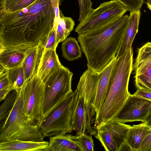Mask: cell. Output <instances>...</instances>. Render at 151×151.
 Returning <instances> with one entry per match:
<instances>
[{"label": "cell", "mask_w": 151, "mask_h": 151, "mask_svg": "<svg viewBox=\"0 0 151 151\" xmlns=\"http://www.w3.org/2000/svg\"><path fill=\"white\" fill-rule=\"evenodd\" d=\"M65 0H36L21 10L0 13V47L33 45L52 29L55 6Z\"/></svg>", "instance_id": "cell-1"}, {"label": "cell", "mask_w": 151, "mask_h": 151, "mask_svg": "<svg viewBox=\"0 0 151 151\" xmlns=\"http://www.w3.org/2000/svg\"><path fill=\"white\" fill-rule=\"evenodd\" d=\"M123 15L101 27L82 34L77 39L87 61L88 68L101 72L114 58L128 24Z\"/></svg>", "instance_id": "cell-2"}, {"label": "cell", "mask_w": 151, "mask_h": 151, "mask_svg": "<svg viewBox=\"0 0 151 151\" xmlns=\"http://www.w3.org/2000/svg\"><path fill=\"white\" fill-rule=\"evenodd\" d=\"M133 50H127L115 61L110 76L105 100L95 119V129L101 123L114 118L131 94L128 90L133 70Z\"/></svg>", "instance_id": "cell-3"}, {"label": "cell", "mask_w": 151, "mask_h": 151, "mask_svg": "<svg viewBox=\"0 0 151 151\" xmlns=\"http://www.w3.org/2000/svg\"><path fill=\"white\" fill-rule=\"evenodd\" d=\"M23 86L18 95L15 104L0 128V142L18 140L43 141L44 137L37 125L32 124L24 114L23 109Z\"/></svg>", "instance_id": "cell-4"}, {"label": "cell", "mask_w": 151, "mask_h": 151, "mask_svg": "<svg viewBox=\"0 0 151 151\" xmlns=\"http://www.w3.org/2000/svg\"><path fill=\"white\" fill-rule=\"evenodd\" d=\"M78 96L76 88L68 94L38 125L44 137L71 133L72 116Z\"/></svg>", "instance_id": "cell-5"}, {"label": "cell", "mask_w": 151, "mask_h": 151, "mask_svg": "<svg viewBox=\"0 0 151 151\" xmlns=\"http://www.w3.org/2000/svg\"><path fill=\"white\" fill-rule=\"evenodd\" d=\"M73 75L68 68L62 65L44 82V97L40 123L68 94L73 92Z\"/></svg>", "instance_id": "cell-6"}, {"label": "cell", "mask_w": 151, "mask_h": 151, "mask_svg": "<svg viewBox=\"0 0 151 151\" xmlns=\"http://www.w3.org/2000/svg\"><path fill=\"white\" fill-rule=\"evenodd\" d=\"M127 11L119 1L111 0L104 2L79 22L75 29L78 35L91 31L101 27L124 15Z\"/></svg>", "instance_id": "cell-7"}, {"label": "cell", "mask_w": 151, "mask_h": 151, "mask_svg": "<svg viewBox=\"0 0 151 151\" xmlns=\"http://www.w3.org/2000/svg\"><path fill=\"white\" fill-rule=\"evenodd\" d=\"M23 109L25 115L32 124L38 126L41 119L44 97V84L36 74L23 86Z\"/></svg>", "instance_id": "cell-8"}, {"label": "cell", "mask_w": 151, "mask_h": 151, "mask_svg": "<svg viewBox=\"0 0 151 151\" xmlns=\"http://www.w3.org/2000/svg\"><path fill=\"white\" fill-rule=\"evenodd\" d=\"M131 126L113 119L100 124L94 136L106 151H118L125 142Z\"/></svg>", "instance_id": "cell-9"}, {"label": "cell", "mask_w": 151, "mask_h": 151, "mask_svg": "<svg viewBox=\"0 0 151 151\" xmlns=\"http://www.w3.org/2000/svg\"><path fill=\"white\" fill-rule=\"evenodd\" d=\"M134 68L137 89L151 93V42L138 49Z\"/></svg>", "instance_id": "cell-10"}, {"label": "cell", "mask_w": 151, "mask_h": 151, "mask_svg": "<svg viewBox=\"0 0 151 151\" xmlns=\"http://www.w3.org/2000/svg\"><path fill=\"white\" fill-rule=\"evenodd\" d=\"M151 106V101L130 94L113 119L124 123L135 121L144 122Z\"/></svg>", "instance_id": "cell-11"}, {"label": "cell", "mask_w": 151, "mask_h": 151, "mask_svg": "<svg viewBox=\"0 0 151 151\" xmlns=\"http://www.w3.org/2000/svg\"><path fill=\"white\" fill-rule=\"evenodd\" d=\"M100 75V73L95 72L88 68L81 76L76 88L79 97L83 99L91 123L95 120L93 106Z\"/></svg>", "instance_id": "cell-12"}, {"label": "cell", "mask_w": 151, "mask_h": 151, "mask_svg": "<svg viewBox=\"0 0 151 151\" xmlns=\"http://www.w3.org/2000/svg\"><path fill=\"white\" fill-rule=\"evenodd\" d=\"M34 45L0 47V64L6 69L21 65Z\"/></svg>", "instance_id": "cell-13"}, {"label": "cell", "mask_w": 151, "mask_h": 151, "mask_svg": "<svg viewBox=\"0 0 151 151\" xmlns=\"http://www.w3.org/2000/svg\"><path fill=\"white\" fill-rule=\"evenodd\" d=\"M83 98L79 97L72 116L71 125L76 135L84 134L95 135L96 132L91 126V121L87 113Z\"/></svg>", "instance_id": "cell-14"}, {"label": "cell", "mask_w": 151, "mask_h": 151, "mask_svg": "<svg viewBox=\"0 0 151 151\" xmlns=\"http://www.w3.org/2000/svg\"><path fill=\"white\" fill-rule=\"evenodd\" d=\"M44 151H83L78 136L60 134L50 138L48 147Z\"/></svg>", "instance_id": "cell-15"}, {"label": "cell", "mask_w": 151, "mask_h": 151, "mask_svg": "<svg viewBox=\"0 0 151 151\" xmlns=\"http://www.w3.org/2000/svg\"><path fill=\"white\" fill-rule=\"evenodd\" d=\"M45 50L41 43L34 45L22 64L26 81L37 74Z\"/></svg>", "instance_id": "cell-16"}, {"label": "cell", "mask_w": 151, "mask_h": 151, "mask_svg": "<svg viewBox=\"0 0 151 151\" xmlns=\"http://www.w3.org/2000/svg\"><path fill=\"white\" fill-rule=\"evenodd\" d=\"M61 65L56 50L45 49L37 75L44 82Z\"/></svg>", "instance_id": "cell-17"}, {"label": "cell", "mask_w": 151, "mask_h": 151, "mask_svg": "<svg viewBox=\"0 0 151 151\" xmlns=\"http://www.w3.org/2000/svg\"><path fill=\"white\" fill-rule=\"evenodd\" d=\"M115 57L100 72V77L98 85L96 94L93 106V115L95 120L106 98L109 78L115 61Z\"/></svg>", "instance_id": "cell-18"}, {"label": "cell", "mask_w": 151, "mask_h": 151, "mask_svg": "<svg viewBox=\"0 0 151 151\" xmlns=\"http://www.w3.org/2000/svg\"><path fill=\"white\" fill-rule=\"evenodd\" d=\"M140 10L130 13L127 27L118 51L115 57L117 58L123 55L132 45L138 32Z\"/></svg>", "instance_id": "cell-19"}, {"label": "cell", "mask_w": 151, "mask_h": 151, "mask_svg": "<svg viewBox=\"0 0 151 151\" xmlns=\"http://www.w3.org/2000/svg\"><path fill=\"white\" fill-rule=\"evenodd\" d=\"M48 145L45 141L11 140L0 142V151H44Z\"/></svg>", "instance_id": "cell-20"}, {"label": "cell", "mask_w": 151, "mask_h": 151, "mask_svg": "<svg viewBox=\"0 0 151 151\" xmlns=\"http://www.w3.org/2000/svg\"><path fill=\"white\" fill-rule=\"evenodd\" d=\"M151 133V128L147 125L145 122L131 126L126 141L131 151H138L144 140Z\"/></svg>", "instance_id": "cell-21"}, {"label": "cell", "mask_w": 151, "mask_h": 151, "mask_svg": "<svg viewBox=\"0 0 151 151\" xmlns=\"http://www.w3.org/2000/svg\"><path fill=\"white\" fill-rule=\"evenodd\" d=\"M61 17L54 23L53 28L56 31L57 40L58 44L64 40L74 29L75 22L70 17L64 16L60 12Z\"/></svg>", "instance_id": "cell-22"}, {"label": "cell", "mask_w": 151, "mask_h": 151, "mask_svg": "<svg viewBox=\"0 0 151 151\" xmlns=\"http://www.w3.org/2000/svg\"><path fill=\"white\" fill-rule=\"evenodd\" d=\"M62 56L69 61L78 59L82 56L81 48L76 38L69 37L62 42Z\"/></svg>", "instance_id": "cell-23"}, {"label": "cell", "mask_w": 151, "mask_h": 151, "mask_svg": "<svg viewBox=\"0 0 151 151\" xmlns=\"http://www.w3.org/2000/svg\"><path fill=\"white\" fill-rule=\"evenodd\" d=\"M6 73L13 89L20 91L26 81L22 65L15 68L7 69Z\"/></svg>", "instance_id": "cell-24"}, {"label": "cell", "mask_w": 151, "mask_h": 151, "mask_svg": "<svg viewBox=\"0 0 151 151\" xmlns=\"http://www.w3.org/2000/svg\"><path fill=\"white\" fill-rule=\"evenodd\" d=\"M36 0H0V13H12L27 7Z\"/></svg>", "instance_id": "cell-25"}, {"label": "cell", "mask_w": 151, "mask_h": 151, "mask_svg": "<svg viewBox=\"0 0 151 151\" xmlns=\"http://www.w3.org/2000/svg\"><path fill=\"white\" fill-rule=\"evenodd\" d=\"M18 91H11L6 96L0 107V120H6L12 110L17 97Z\"/></svg>", "instance_id": "cell-26"}, {"label": "cell", "mask_w": 151, "mask_h": 151, "mask_svg": "<svg viewBox=\"0 0 151 151\" xmlns=\"http://www.w3.org/2000/svg\"><path fill=\"white\" fill-rule=\"evenodd\" d=\"M40 42L45 50H56L58 43L57 42L55 29L53 28L48 34L42 38Z\"/></svg>", "instance_id": "cell-27"}, {"label": "cell", "mask_w": 151, "mask_h": 151, "mask_svg": "<svg viewBox=\"0 0 151 151\" xmlns=\"http://www.w3.org/2000/svg\"><path fill=\"white\" fill-rule=\"evenodd\" d=\"M79 5L78 21L80 22L84 19L93 9L91 0H78Z\"/></svg>", "instance_id": "cell-28"}, {"label": "cell", "mask_w": 151, "mask_h": 151, "mask_svg": "<svg viewBox=\"0 0 151 151\" xmlns=\"http://www.w3.org/2000/svg\"><path fill=\"white\" fill-rule=\"evenodd\" d=\"M124 5L130 13L140 10L144 2V0H115Z\"/></svg>", "instance_id": "cell-29"}, {"label": "cell", "mask_w": 151, "mask_h": 151, "mask_svg": "<svg viewBox=\"0 0 151 151\" xmlns=\"http://www.w3.org/2000/svg\"><path fill=\"white\" fill-rule=\"evenodd\" d=\"M78 140L83 151H93L94 144L92 136L86 134L78 136Z\"/></svg>", "instance_id": "cell-30"}, {"label": "cell", "mask_w": 151, "mask_h": 151, "mask_svg": "<svg viewBox=\"0 0 151 151\" xmlns=\"http://www.w3.org/2000/svg\"><path fill=\"white\" fill-rule=\"evenodd\" d=\"M6 71L0 74V90L12 86L8 78Z\"/></svg>", "instance_id": "cell-31"}, {"label": "cell", "mask_w": 151, "mask_h": 151, "mask_svg": "<svg viewBox=\"0 0 151 151\" xmlns=\"http://www.w3.org/2000/svg\"><path fill=\"white\" fill-rule=\"evenodd\" d=\"M138 151H151V133L144 140Z\"/></svg>", "instance_id": "cell-32"}, {"label": "cell", "mask_w": 151, "mask_h": 151, "mask_svg": "<svg viewBox=\"0 0 151 151\" xmlns=\"http://www.w3.org/2000/svg\"><path fill=\"white\" fill-rule=\"evenodd\" d=\"M134 95L151 101V93L137 89Z\"/></svg>", "instance_id": "cell-33"}, {"label": "cell", "mask_w": 151, "mask_h": 151, "mask_svg": "<svg viewBox=\"0 0 151 151\" xmlns=\"http://www.w3.org/2000/svg\"><path fill=\"white\" fill-rule=\"evenodd\" d=\"M13 90L14 89L12 86L0 90V101L4 100L8 93Z\"/></svg>", "instance_id": "cell-34"}, {"label": "cell", "mask_w": 151, "mask_h": 151, "mask_svg": "<svg viewBox=\"0 0 151 151\" xmlns=\"http://www.w3.org/2000/svg\"><path fill=\"white\" fill-rule=\"evenodd\" d=\"M145 122H146L147 125L151 128V106Z\"/></svg>", "instance_id": "cell-35"}, {"label": "cell", "mask_w": 151, "mask_h": 151, "mask_svg": "<svg viewBox=\"0 0 151 151\" xmlns=\"http://www.w3.org/2000/svg\"><path fill=\"white\" fill-rule=\"evenodd\" d=\"M147 7L151 11V0L149 1V3L147 4Z\"/></svg>", "instance_id": "cell-36"}]
</instances>
